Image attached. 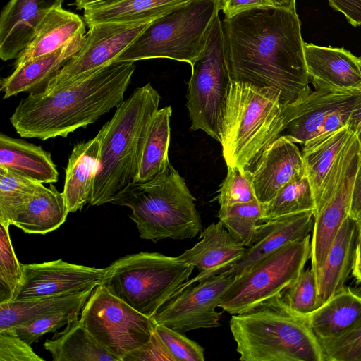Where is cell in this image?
<instances>
[{"mask_svg":"<svg viewBox=\"0 0 361 361\" xmlns=\"http://www.w3.org/2000/svg\"><path fill=\"white\" fill-rule=\"evenodd\" d=\"M221 25L231 81L271 88L284 106L311 90L296 8H255L225 18Z\"/></svg>","mask_w":361,"mask_h":361,"instance_id":"1","label":"cell"},{"mask_svg":"<svg viewBox=\"0 0 361 361\" xmlns=\"http://www.w3.org/2000/svg\"><path fill=\"white\" fill-rule=\"evenodd\" d=\"M135 70L133 61H114L56 90L30 92L10 122L23 137H66L117 107Z\"/></svg>","mask_w":361,"mask_h":361,"instance_id":"2","label":"cell"},{"mask_svg":"<svg viewBox=\"0 0 361 361\" xmlns=\"http://www.w3.org/2000/svg\"><path fill=\"white\" fill-rule=\"evenodd\" d=\"M159 92L150 82L137 87L117 107L102 132L99 168L94 177L89 204L111 202L135 181L140 154L147 130L159 109Z\"/></svg>","mask_w":361,"mask_h":361,"instance_id":"3","label":"cell"},{"mask_svg":"<svg viewBox=\"0 0 361 361\" xmlns=\"http://www.w3.org/2000/svg\"><path fill=\"white\" fill-rule=\"evenodd\" d=\"M229 326L240 361H325L319 338L281 295L233 314Z\"/></svg>","mask_w":361,"mask_h":361,"instance_id":"4","label":"cell"},{"mask_svg":"<svg viewBox=\"0 0 361 361\" xmlns=\"http://www.w3.org/2000/svg\"><path fill=\"white\" fill-rule=\"evenodd\" d=\"M279 93L269 87L231 81L221 133L227 166L249 170L279 137L286 123Z\"/></svg>","mask_w":361,"mask_h":361,"instance_id":"5","label":"cell"},{"mask_svg":"<svg viewBox=\"0 0 361 361\" xmlns=\"http://www.w3.org/2000/svg\"><path fill=\"white\" fill-rule=\"evenodd\" d=\"M195 198L185 179L170 163L154 178L128 185L111 203L132 211L140 237L156 243L163 239L192 238L202 231Z\"/></svg>","mask_w":361,"mask_h":361,"instance_id":"6","label":"cell"},{"mask_svg":"<svg viewBox=\"0 0 361 361\" xmlns=\"http://www.w3.org/2000/svg\"><path fill=\"white\" fill-rule=\"evenodd\" d=\"M194 268L178 257L141 252L111 263L106 268L100 285L152 318L188 281Z\"/></svg>","mask_w":361,"mask_h":361,"instance_id":"7","label":"cell"},{"mask_svg":"<svg viewBox=\"0 0 361 361\" xmlns=\"http://www.w3.org/2000/svg\"><path fill=\"white\" fill-rule=\"evenodd\" d=\"M218 14L215 0H192L177 7L152 21L115 61L164 58L192 66Z\"/></svg>","mask_w":361,"mask_h":361,"instance_id":"8","label":"cell"},{"mask_svg":"<svg viewBox=\"0 0 361 361\" xmlns=\"http://www.w3.org/2000/svg\"><path fill=\"white\" fill-rule=\"evenodd\" d=\"M191 68L187 94L190 129L202 130L220 142L231 80L224 59L219 14L212 25L204 49Z\"/></svg>","mask_w":361,"mask_h":361,"instance_id":"9","label":"cell"},{"mask_svg":"<svg viewBox=\"0 0 361 361\" xmlns=\"http://www.w3.org/2000/svg\"><path fill=\"white\" fill-rule=\"evenodd\" d=\"M310 235L290 242L235 277L220 297L219 307L231 314L281 295L311 259Z\"/></svg>","mask_w":361,"mask_h":361,"instance_id":"10","label":"cell"},{"mask_svg":"<svg viewBox=\"0 0 361 361\" xmlns=\"http://www.w3.org/2000/svg\"><path fill=\"white\" fill-rule=\"evenodd\" d=\"M361 147L350 137L339 152L323 183L314 211L311 240L312 268L318 273L345 219L350 215Z\"/></svg>","mask_w":361,"mask_h":361,"instance_id":"11","label":"cell"},{"mask_svg":"<svg viewBox=\"0 0 361 361\" xmlns=\"http://www.w3.org/2000/svg\"><path fill=\"white\" fill-rule=\"evenodd\" d=\"M82 324L95 340L118 361L146 343L156 324L97 286L81 310Z\"/></svg>","mask_w":361,"mask_h":361,"instance_id":"12","label":"cell"},{"mask_svg":"<svg viewBox=\"0 0 361 361\" xmlns=\"http://www.w3.org/2000/svg\"><path fill=\"white\" fill-rule=\"evenodd\" d=\"M153 20L100 23L91 25L81 49L49 82L44 92L68 85L115 61Z\"/></svg>","mask_w":361,"mask_h":361,"instance_id":"13","label":"cell"},{"mask_svg":"<svg viewBox=\"0 0 361 361\" xmlns=\"http://www.w3.org/2000/svg\"><path fill=\"white\" fill-rule=\"evenodd\" d=\"M234 279L221 274L193 283L173 295L152 319L156 324L180 333L217 327L221 313L216 308L221 295Z\"/></svg>","mask_w":361,"mask_h":361,"instance_id":"14","label":"cell"},{"mask_svg":"<svg viewBox=\"0 0 361 361\" xmlns=\"http://www.w3.org/2000/svg\"><path fill=\"white\" fill-rule=\"evenodd\" d=\"M23 279L15 300L49 297L94 290L106 268L66 262L61 259L23 264Z\"/></svg>","mask_w":361,"mask_h":361,"instance_id":"15","label":"cell"},{"mask_svg":"<svg viewBox=\"0 0 361 361\" xmlns=\"http://www.w3.org/2000/svg\"><path fill=\"white\" fill-rule=\"evenodd\" d=\"M360 94L361 90L338 91L318 87L310 90L285 107L286 123L281 136L304 145L320 135L333 113Z\"/></svg>","mask_w":361,"mask_h":361,"instance_id":"16","label":"cell"},{"mask_svg":"<svg viewBox=\"0 0 361 361\" xmlns=\"http://www.w3.org/2000/svg\"><path fill=\"white\" fill-rule=\"evenodd\" d=\"M314 222V211L311 210L259 224L254 238L243 256L220 274L240 276L286 244L310 235Z\"/></svg>","mask_w":361,"mask_h":361,"instance_id":"17","label":"cell"},{"mask_svg":"<svg viewBox=\"0 0 361 361\" xmlns=\"http://www.w3.org/2000/svg\"><path fill=\"white\" fill-rule=\"evenodd\" d=\"M257 200L269 202L286 184L306 173L301 152L295 143L280 136L245 171Z\"/></svg>","mask_w":361,"mask_h":361,"instance_id":"18","label":"cell"},{"mask_svg":"<svg viewBox=\"0 0 361 361\" xmlns=\"http://www.w3.org/2000/svg\"><path fill=\"white\" fill-rule=\"evenodd\" d=\"M200 238V242L178 256L183 262L196 267L199 274L184 283L174 295L195 283L220 274L235 263L246 249L230 235L220 221L209 224L201 232Z\"/></svg>","mask_w":361,"mask_h":361,"instance_id":"19","label":"cell"},{"mask_svg":"<svg viewBox=\"0 0 361 361\" xmlns=\"http://www.w3.org/2000/svg\"><path fill=\"white\" fill-rule=\"evenodd\" d=\"M310 80L315 87L338 91L361 90V58L344 48L304 44Z\"/></svg>","mask_w":361,"mask_h":361,"instance_id":"20","label":"cell"},{"mask_svg":"<svg viewBox=\"0 0 361 361\" xmlns=\"http://www.w3.org/2000/svg\"><path fill=\"white\" fill-rule=\"evenodd\" d=\"M56 0H10L0 16V57H18L34 36L44 14Z\"/></svg>","mask_w":361,"mask_h":361,"instance_id":"21","label":"cell"},{"mask_svg":"<svg viewBox=\"0 0 361 361\" xmlns=\"http://www.w3.org/2000/svg\"><path fill=\"white\" fill-rule=\"evenodd\" d=\"M85 39V33H80L55 51L14 68L11 75L1 80L0 90L4 92L3 98L8 99L22 92L43 90L68 61L81 49Z\"/></svg>","mask_w":361,"mask_h":361,"instance_id":"22","label":"cell"},{"mask_svg":"<svg viewBox=\"0 0 361 361\" xmlns=\"http://www.w3.org/2000/svg\"><path fill=\"white\" fill-rule=\"evenodd\" d=\"M63 1L56 0L48 9L32 39L16 59L14 68L52 53L79 34L85 33L84 19L64 9Z\"/></svg>","mask_w":361,"mask_h":361,"instance_id":"23","label":"cell"},{"mask_svg":"<svg viewBox=\"0 0 361 361\" xmlns=\"http://www.w3.org/2000/svg\"><path fill=\"white\" fill-rule=\"evenodd\" d=\"M357 235V221L349 215L343 221L324 263L316 274L320 306L345 288L354 264Z\"/></svg>","mask_w":361,"mask_h":361,"instance_id":"24","label":"cell"},{"mask_svg":"<svg viewBox=\"0 0 361 361\" xmlns=\"http://www.w3.org/2000/svg\"><path fill=\"white\" fill-rule=\"evenodd\" d=\"M102 132L75 144L66 169L63 195L69 212L81 210L90 201L94 177L99 168Z\"/></svg>","mask_w":361,"mask_h":361,"instance_id":"25","label":"cell"},{"mask_svg":"<svg viewBox=\"0 0 361 361\" xmlns=\"http://www.w3.org/2000/svg\"><path fill=\"white\" fill-rule=\"evenodd\" d=\"M0 167L42 183H54L59 180L50 152L3 133L0 135Z\"/></svg>","mask_w":361,"mask_h":361,"instance_id":"26","label":"cell"},{"mask_svg":"<svg viewBox=\"0 0 361 361\" xmlns=\"http://www.w3.org/2000/svg\"><path fill=\"white\" fill-rule=\"evenodd\" d=\"M305 320L318 338L340 335L361 320V289L345 286Z\"/></svg>","mask_w":361,"mask_h":361,"instance_id":"27","label":"cell"},{"mask_svg":"<svg viewBox=\"0 0 361 361\" xmlns=\"http://www.w3.org/2000/svg\"><path fill=\"white\" fill-rule=\"evenodd\" d=\"M69 213L63 192L50 183H42L25 209L17 216L13 226L28 234L50 233L59 228Z\"/></svg>","mask_w":361,"mask_h":361,"instance_id":"28","label":"cell"},{"mask_svg":"<svg viewBox=\"0 0 361 361\" xmlns=\"http://www.w3.org/2000/svg\"><path fill=\"white\" fill-rule=\"evenodd\" d=\"M92 290L0 302V331L61 311L83 307Z\"/></svg>","mask_w":361,"mask_h":361,"instance_id":"29","label":"cell"},{"mask_svg":"<svg viewBox=\"0 0 361 361\" xmlns=\"http://www.w3.org/2000/svg\"><path fill=\"white\" fill-rule=\"evenodd\" d=\"M44 348L55 361H118L87 330L80 319L47 340Z\"/></svg>","mask_w":361,"mask_h":361,"instance_id":"30","label":"cell"},{"mask_svg":"<svg viewBox=\"0 0 361 361\" xmlns=\"http://www.w3.org/2000/svg\"><path fill=\"white\" fill-rule=\"evenodd\" d=\"M171 106L158 109L149 124L139 157L135 183L148 181L162 173L170 164Z\"/></svg>","mask_w":361,"mask_h":361,"instance_id":"31","label":"cell"},{"mask_svg":"<svg viewBox=\"0 0 361 361\" xmlns=\"http://www.w3.org/2000/svg\"><path fill=\"white\" fill-rule=\"evenodd\" d=\"M353 133L347 126L317 136L302 145L305 172L317 203L326 176Z\"/></svg>","mask_w":361,"mask_h":361,"instance_id":"32","label":"cell"},{"mask_svg":"<svg viewBox=\"0 0 361 361\" xmlns=\"http://www.w3.org/2000/svg\"><path fill=\"white\" fill-rule=\"evenodd\" d=\"M192 0H120L109 6L84 11L88 27L100 23L154 20Z\"/></svg>","mask_w":361,"mask_h":361,"instance_id":"33","label":"cell"},{"mask_svg":"<svg viewBox=\"0 0 361 361\" xmlns=\"http://www.w3.org/2000/svg\"><path fill=\"white\" fill-rule=\"evenodd\" d=\"M42 183L0 167V223L13 225Z\"/></svg>","mask_w":361,"mask_h":361,"instance_id":"34","label":"cell"},{"mask_svg":"<svg viewBox=\"0 0 361 361\" xmlns=\"http://www.w3.org/2000/svg\"><path fill=\"white\" fill-rule=\"evenodd\" d=\"M262 221L316 209V200L306 173L286 184L263 204Z\"/></svg>","mask_w":361,"mask_h":361,"instance_id":"35","label":"cell"},{"mask_svg":"<svg viewBox=\"0 0 361 361\" xmlns=\"http://www.w3.org/2000/svg\"><path fill=\"white\" fill-rule=\"evenodd\" d=\"M263 204L257 200L220 207L219 221L230 235L245 247H248L255 236L258 222L263 216Z\"/></svg>","mask_w":361,"mask_h":361,"instance_id":"36","label":"cell"},{"mask_svg":"<svg viewBox=\"0 0 361 361\" xmlns=\"http://www.w3.org/2000/svg\"><path fill=\"white\" fill-rule=\"evenodd\" d=\"M287 307L305 319L319 306L318 286L314 271L302 270L281 295Z\"/></svg>","mask_w":361,"mask_h":361,"instance_id":"37","label":"cell"},{"mask_svg":"<svg viewBox=\"0 0 361 361\" xmlns=\"http://www.w3.org/2000/svg\"><path fill=\"white\" fill-rule=\"evenodd\" d=\"M9 226L0 223V302L15 300L23 279V264L14 252Z\"/></svg>","mask_w":361,"mask_h":361,"instance_id":"38","label":"cell"},{"mask_svg":"<svg viewBox=\"0 0 361 361\" xmlns=\"http://www.w3.org/2000/svg\"><path fill=\"white\" fill-rule=\"evenodd\" d=\"M82 308L76 307L56 312L6 330L32 345L37 342L44 334L49 332H56L63 326L78 319Z\"/></svg>","mask_w":361,"mask_h":361,"instance_id":"39","label":"cell"},{"mask_svg":"<svg viewBox=\"0 0 361 361\" xmlns=\"http://www.w3.org/2000/svg\"><path fill=\"white\" fill-rule=\"evenodd\" d=\"M319 341L325 361H361V320L340 335Z\"/></svg>","mask_w":361,"mask_h":361,"instance_id":"40","label":"cell"},{"mask_svg":"<svg viewBox=\"0 0 361 361\" xmlns=\"http://www.w3.org/2000/svg\"><path fill=\"white\" fill-rule=\"evenodd\" d=\"M217 198L220 207L257 200L247 173L236 166H227Z\"/></svg>","mask_w":361,"mask_h":361,"instance_id":"41","label":"cell"},{"mask_svg":"<svg viewBox=\"0 0 361 361\" xmlns=\"http://www.w3.org/2000/svg\"><path fill=\"white\" fill-rule=\"evenodd\" d=\"M155 329L170 353L176 361H204V348L183 333L162 324H156Z\"/></svg>","mask_w":361,"mask_h":361,"instance_id":"42","label":"cell"},{"mask_svg":"<svg viewBox=\"0 0 361 361\" xmlns=\"http://www.w3.org/2000/svg\"><path fill=\"white\" fill-rule=\"evenodd\" d=\"M31 345L7 330L0 331V361H44Z\"/></svg>","mask_w":361,"mask_h":361,"instance_id":"43","label":"cell"},{"mask_svg":"<svg viewBox=\"0 0 361 361\" xmlns=\"http://www.w3.org/2000/svg\"><path fill=\"white\" fill-rule=\"evenodd\" d=\"M122 361H176L162 339L153 331L149 340L138 348L127 354Z\"/></svg>","mask_w":361,"mask_h":361,"instance_id":"44","label":"cell"},{"mask_svg":"<svg viewBox=\"0 0 361 361\" xmlns=\"http://www.w3.org/2000/svg\"><path fill=\"white\" fill-rule=\"evenodd\" d=\"M215 1L219 11H222L226 18L249 9L273 6L271 0H215Z\"/></svg>","mask_w":361,"mask_h":361,"instance_id":"45","label":"cell"},{"mask_svg":"<svg viewBox=\"0 0 361 361\" xmlns=\"http://www.w3.org/2000/svg\"><path fill=\"white\" fill-rule=\"evenodd\" d=\"M329 6L341 13L353 27L361 25V0H328Z\"/></svg>","mask_w":361,"mask_h":361,"instance_id":"46","label":"cell"},{"mask_svg":"<svg viewBox=\"0 0 361 361\" xmlns=\"http://www.w3.org/2000/svg\"><path fill=\"white\" fill-rule=\"evenodd\" d=\"M361 215V158L357 167L352 197L350 216L357 221Z\"/></svg>","mask_w":361,"mask_h":361,"instance_id":"47","label":"cell"},{"mask_svg":"<svg viewBox=\"0 0 361 361\" xmlns=\"http://www.w3.org/2000/svg\"><path fill=\"white\" fill-rule=\"evenodd\" d=\"M347 127L356 137L361 147V95L352 109Z\"/></svg>","mask_w":361,"mask_h":361,"instance_id":"48","label":"cell"},{"mask_svg":"<svg viewBox=\"0 0 361 361\" xmlns=\"http://www.w3.org/2000/svg\"><path fill=\"white\" fill-rule=\"evenodd\" d=\"M120 0H75L74 4L78 10L90 11L113 4Z\"/></svg>","mask_w":361,"mask_h":361,"instance_id":"49","label":"cell"},{"mask_svg":"<svg viewBox=\"0 0 361 361\" xmlns=\"http://www.w3.org/2000/svg\"><path fill=\"white\" fill-rule=\"evenodd\" d=\"M358 224V222H357ZM352 275L361 283V224H358V235Z\"/></svg>","mask_w":361,"mask_h":361,"instance_id":"50","label":"cell"},{"mask_svg":"<svg viewBox=\"0 0 361 361\" xmlns=\"http://www.w3.org/2000/svg\"><path fill=\"white\" fill-rule=\"evenodd\" d=\"M274 6L285 8H295V0H271Z\"/></svg>","mask_w":361,"mask_h":361,"instance_id":"51","label":"cell"},{"mask_svg":"<svg viewBox=\"0 0 361 361\" xmlns=\"http://www.w3.org/2000/svg\"><path fill=\"white\" fill-rule=\"evenodd\" d=\"M357 222H358V224H361V215H360L359 219L357 220Z\"/></svg>","mask_w":361,"mask_h":361,"instance_id":"52","label":"cell"}]
</instances>
